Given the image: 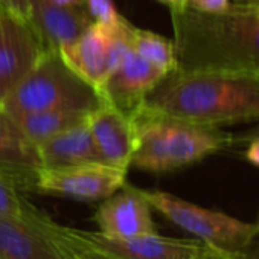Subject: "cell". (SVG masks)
<instances>
[{
	"label": "cell",
	"instance_id": "6da1fadb",
	"mask_svg": "<svg viewBox=\"0 0 259 259\" xmlns=\"http://www.w3.org/2000/svg\"><path fill=\"white\" fill-rule=\"evenodd\" d=\"M139 110L213 128L259 120V72L179 67L147 95Z\"/></svg>",
	"mask_w": 259,
	"mask_h": 259
},
{
	"label": "cell",
	"instance_id": "7a4b0ae2",
	"mask_svg": "<svg viewBox=\"0 0 259 259\" xmlns=\"http://www.w3.org/2000/svg\"><path fill=\"white\" fill-rule=\"evenodd\" d=\"M180 69L217 67L259 72V17L230 4L221 13L186 7L172 13Z\"/></svg>",
	"mask_w": 259,
	"mask_h": 259
},
{
	"label": "cell",
	"instance_id": "3957f363",
	"mask_svg": "<svg viewBox=\"0 0 259 259\" xmlns=\"http://www.w3.org/2000/svg\"><path fill=\"white\" fill-rule=\"evenodd\" d=\"M132 119L136 135L132 165L150 172L174 171L236 144L233 135L220 128L153 114L145 110H138Z\"/></svg>",
	"mask_w": 259,
	"mask_h": 259
},
{
	"label": "cell",
	"instance_id": "277c9868",
	"mask_svg": "<svg viewBox=\"0 0 259 259\" xmlns=\"http://www.w3.org/2000/svg\"><path fill=\"white\" fill-rule=\"evenodd\" d=\"M104 104L101 95L76 75L57 49H45L32 69L2 99L8 114L70 110L90 113Z\"/></svg>",
	"mask_w": 259,
	"mask_h": 259
},
{
	"label": "cell",
	"instance_id": "5b68a950",
	"mask_svg": "<svg viewBox=\"0 0 259 259\" xmlns=\"http://www.w3.org/2000/svg\"><path fill=\"white\" fill-rule=\"evenodd\" d=\"M148 204L201 242L230 251H242L259 233V226L239 221L223 212L200 207L169 192L139 189Z\"/></svg>",
	"mask_w": 259,
	"mask_h": 259
},
{
	"label": "cell",
	"instance_id": "8992f818",
	"mask_svg": "<svg viewBox=\"0 0 259 259\" xmlns=\"http://www.w3.org/2000/svg\"><path fill=\"white\" fill-rule=\"evenodd\" d=\"M128 49L125 19H122L117 26L93 22L60 54L69 67L99 93L101 85Z\"/></svg>",
	"mask_w": 259,
	"mask_h": 259
},
{
	"label": "cell",
	"instance_id": "52a82bcc",
	"mask_svg": "<svg viewBox=\"0 0 259 259\" xmlns=\"http://www.w3.org/2000/svg\"><path fill=\"white\" fill-rule=\"evenodd\" d=\"M126 172L102 162L40 168L35 180V192L82 201L104 200L125 186Z\"/></svg>",
	"mask_w": 259,
	"mask_h": 259
},
{
	"label": "cell",
	"instance_id": "ba28073f",
	"mask_svg": "<svg viewBox=\"0 0 259 259\" xmlns=\"http://www.w3.org/2000/svg\"><path fill=\"white\" fill-rule=\"evenodd\" d=\"M48 49L32 23L0 10V101Z\"/></svg>",
	"mask_w": 259,
	"mask_h": 259
},
{
	"label": "cell",
	"instance_id": "9c48e42d",
	"mask_svg": "<svg viewBox=\"0 0 259 259\" xmlns=\"http://www.w3.org/2000/svg\"><path fill=\"white\" fill-rule=\"evenodd\" d=\"M166 75L168 73L163 69L148 63L136 52L128 49L101 85L99 95L104 102L133 117L142 107L147 95Z\"/></svg>",
	"mask_w": 259,
	"mask_h": 259
},
{
	"label": "cell",
	"instance_id": "30bf717a",
	"mask_svg": "<svg viewBox=\"0 0 259 259\" xmlns=\"http://www.w3.org/2000/svg\"><path fill=\"white\" fill-rule=\"evenodd\" d=\"M78 239L122 259H192L203 247L201 241L166 238L154 233L133 238H111L104 233L67 227Z\"/></svg>",
	"mask_w": 259,
	"mask_h": 259
},
{
	"label": "cell",
	"instance_id": "8fae6325",
	"mask_svg": "<svg viewBox=\"0 0 259 259\" xmlns=\"http://www.w3.org/2000/svg\"><path fill=\"white\" fill-rule=\"evenodd\" d=\"M153 207L141 195L139 188L125 183L120 192L104 198L95 213L99 232L111 238H133L154 233Z\"/></svg>",
	"mask_w": 259,
	"mask_h": 259
},
{
	"label": "cell",
	"instance_id": "7c38bea8",
	"mask_svg": "<svg viewBox=\"0 0 259 259\" xmlns=\"http://www.w3.org/2000/svg\"><path fill=\"white\" fill-rule=\"evenodd\" d=\"M87 123L104 163L128 171L136 144L133 119L104 102L89 113Z\"/></svg>",
	"mask_w": 259,
	"mask_h": 259
},
{
	"label": "cell",
	"instance_id": "4fadbf2b",
	"mask_svg": "<svg viewBox=\"0 0 259 259\" xmlns=\"http://www.w3.org/2000/svg\"><path fill=\"white\" fill-rule=\"evenodd\" d=\"M41 162L37 147L26 139L13 119L0 110V177L23 192L35 191Z\"/></svg>",
	"mask_w": 259,
	"mask_h": 259
},
{
	"label": "cell",
	"instance_id": "5bb4252c",
	"mask_svg": "<svg viewBox=\"0 0 259 259\" xmlns=\"http://www.w3.org/2000/svg\"><path fill=\"white\" fill-rule=\"evenodd\" d=\"M29 218L0 215V259H66L60 245Z\"/></svg>",
	"mask_w": 259,
	"mask_h": 259
},
{
	"label": "cell",
	"instance_id": "9a60e30c",
	"mask_svg": "<svg viewBox=\"0 0 259 259\" xmlns=\"http://www.w3.org/2000/svg\"><path fill=\"white\" fill-rule=\"evenodd\" d=\"M28 5L32 25L48 49H64L93 23L84 7L66 8L54 0H28Z\"/></svg>",
	"mask_w": 259,
	"mask_h": 259
},
{
	"label": "cell",
	"instance_id": "2e32d148",
	"mask_svg": "<svg viewBox=\"0 0 259 259\" xmlns=\"http://www.w3.org/2000/svg\"><path fill=\"white\" fill-rule=\"evenodd\" d=\"M41 168H63L102 162L87 120L37 145Z\"/></svg>",
	"mask_w": 259,
	"mask_h": 259
},
{
	"label": "cell",
	"instance_id": "e0dca14e",
	"mask_svg": "<svg viewBox=\"0 0 259 259\" xmlns=\"http://www.w3.org/2000/svg\"><path fill=\"white\" fill-rule=\"evenodd\" d=\"M8 116L20 128V132L26 136V139L37 147L38 144L66 132V130L85 122L89 113L54 110V111H35V113H16Z\"/></svg>",
	"mask_w": 259,
	"mask_h": 259
},
{
	"label": "cell",
	"instance_id": "ac0fdd59",
	"mask_svg": "<svg viewBox=\"0 0 259 259\" xmlns=\"http://www.w3.org/2000/svg\"><path fill=\"white\" fill-rule=\"evenodd\" d=\"M125 34L130 49L136 52L141 58L163 69L166 73H171L176 69H179L176 45L168 38L147 29L136 28L126 20H125Z\"/></svg>",
	"mask_w": 259,
	"mask_h": 259
},
{
	"label": "cell",
	"instance_id": "d6986e66",
	"mask_svg": "<svg viewBox=\"0 0 259 259\" xmlns=\"http://www.w3.org/2000/svg\"><path fill=\"white\" fill-rule=\"evenodd\" d=\"M37 223L45 229L46 233H49L51 236L60 239L61 242H64L66 245H69L73 251H76L79 256H82L84 259H122V257H117L114 254H110L101 248H96L78 238H75L66 226H61V224H57L52 218H49L46 213H43L41 210L37 213Z\"/></svg>",
	"mask_w": 259,
	"mask_h": 259
},
{
	"label": "cell",
	"instance_id": "ffe728a7",
	"mask_svg": "<svg viewBox=\"0 0 259 259\" xmlns=\"http://www.w3.org/2000/svg\"><path fill=\"white\" fill-rule=\"evenodd\" d=\"M25 192L19 189L10 180L0 177V215H10L17 218H29L38 209L28 201L23 195Z\"/></svg>",
	"mask_w": 259,
	"mask_h": 259
},
{
	"label": "cell",
	"instance_id": "44dd1931",
	"mask_svg": "<svg viewBox=\"0 0 259 259\" xmlns=\"http://www.w3.org/2000/svg\"><path fill=\"white\" fill-rule=\"evenodd\" d=\"M89 17L101 25L117 26L122 22V16L117 13L113 0H82Z\"/></svg>",
	"mask_w": 259,
	"mask_h": 259
},
{
	"label": "cell",
	"instance_id": "7402d4cb",
	"mask_svg": "<svg viewBox=\"0 0 259 259\" xmlns=\"http://www.w3.org/2000/svg\"><path fill=\"white\" fill-rule=\"evenodd\" d=\"M192 259H245L242 251H230L209 244H203L201 250Z\"/></svg>",
	"mask_w": 259,
	"mask_h": 259
},
{
	"label": "cell",
	"instance_id": "603a6c76",
	"mask_svg": "<svg viewBox=\"0 0 259 259\" xmlns=\"http://www.w3.org/2000/svg\"><path fill=\"white\" fill-rule=\"evenodd\" d=\"M0 10L7 11L8 14L14 16L23 22L32 23L28 0H0Z\"/></svg>",
	"mask_w": 259,
	"mask_h": 259
},
{
	"label": "cell",
	"instance_id": "cb8c5ba5",
	"mask_svg": "<svg viewBox=\"0 0 259 259\" xmlns=\"http://www.w3.org/2000/svg\"><path fill=\"white\" fill-rule=\"evenodd\" d=\"M230 5V0H188V7L201 13H221Z\"/></svg>",
	"mask_w": 259,
	"mask_h": 259
},
{
	"label": "cell",
	"instance_id": "d4e9b609",
	"mask_svg": "<svg viewBox=\"0 0 259 259\" xmlns=\"http://www.w3.org/2000/svg\"><path fill=\"white\" fill-rule=\"evenodd\" d=\"M248 142H250V145L245 150V159L250 163L259 166V138H254V139H251Z\"/></svg>",
	"mask_w": 259,
	"mask_h": 259
},
{
	"label": "cell",
	"instance_id": "484cf974",
	"mask_svg": "<svg viewBox=\"0 0 259 259\" xmlns=\"http://www.w3.org/2000/svg\"><path fill=\"white\" fill-rule=\"evenodd\" d=\"M43 230H45V229H43ZM48 235H49V233H48ZM49 236H51V235H49ZM51 238H52V239H54V241H55V242L60 245V248L63 250V253H64V257H66V259H84L82 256H79L76 251H73V250H72L69 245H66V244H64V242H61L60 239H57V238H54V236H51Z\"/></svg>",
	"mask_w": 259,
	"mask_h": 259
},
{
	"label": "cell",
	"instance_id": "4316f807",
	"mask_svg": "<svg viewBox=\"0 0 259 259\" xmlns=\"http://www.w3.org/2000/svg\"><path fill=\"white\" fill-rule=\"evenodd\" d=\"M160 2L168 5L172 13H180L188 7V0H160Z\"/></svg>",
	"mask_w": 259,
	"mask_h": 259
},
{
	"label": "cell",
	"instance_id": "83f0119b",
	"mask_svg": "<svg viewBox=\"0 0 259 259\" xmlns=\"http://www.w3.org/2000/svg\"><path fill=\"white\" fill-rule=\"evenodd\" d=\"M254 138H259V125L253 130H250V132H245L242 133L241 136H235V141L236 142H248Z\"/></svg>",
	"mask_w": 259,
	"mask_h": 259
},
{
	"label": "cell",
	"instance_id": "f1b7e54d",
	"mask_svg": "<svg viewBox=\"0 0 259 259\" xmlns=\"http://www.w3.org/2000/svg\"><path fill=\"white\" fill-rule=\"evenodd\" d=\"M54 2L60 7L66 8H73V7H84L82 0H54Z\"/></svg>",
	"mask_w": 259,
	"mask_h": 259
},
{
	"label": "cell",
	"instance_id": "f546056e",
	"mask_svg": "<svg viewBox=\"0 0 259 259\" xmlns=\"http://www.w3.org/2000/svg\"><path fill=\"white\" fill-rule=\"evenodd\" d=\"M235 5H238L241 10H244L247 13H251V14L259 17V5H242V4H235Z\"/></svg>",
	"mask_w": 259,
	"mask_h": 259
},
{
	"label": "cell",
	"instance_id": "4dcf8cb0",
	"mask_svg": "<svg viewBox=\"0 0 259 259\" xmlns=\"http://www.w3.org/2000/svg\"><path fill=\"white\" fill-rule=\"evenodd\" d=\"M233 4H242V5H259V0H235Z\"/></svg>",
	"mask_w": 259,
	"mask_h": 259
},
{
	"label": "cell",
	"instance_id": "1f68e13d",
	"mask_svg": "<svg viewBox=\"0 0 259 259\" xmlns=\"http://www.w3.org/2000/svg\"><path fill=\"white\" fill-rule=\"evenodd\" d=\"M0 110H2V101H0Z\"/></svg>",
	"mask_w": 259,
	"mask_h": 259
},
{
	"label": "cell",
	"instance_id": "d6a6232c",
	"mask_svg": "<svg viewBox=\"0 0 259 259\" xmlns=\"http://www.w3.org/2000/svg\"><path fill=\"white\" fill-rule=\"evenodd\" d=\"M256 259H259V257H256Z\"/></svg>",
	"mask_w": 259,
	"mask_h": 259
},
{
	"label": "cell",
	"instance_id": "836d02e7",
	"mask_svg": "<svg viewBox=\"0 0 259 259\" xmlns=\"http://www.w3.org/2000/svg\"><path fill=\"white\" fill-rule=\"evenodd\" d=\"M257 226H259V224H257Z\"/></svg>",
	"mask_w": 259,
	"mask_h": 259
}]
</instances>
